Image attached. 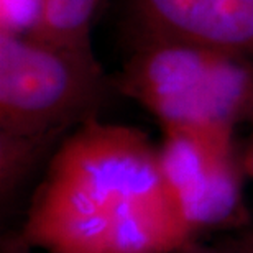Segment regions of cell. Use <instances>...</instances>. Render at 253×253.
<instances>
[{"instance_id":"ba28073f","label":"cell","mask_w":253,"mask_h":253,"mask_svg":"<svg viewBox=\"0 0 253 253\" xmlns=\"http://www.w3.org/2000/svg\"><path fill=\"white\" fill-rule=\"evenodd\" d=\"M222 249L225 253H253V227H244L232 240L225 242Z\"/></svg>"},{"instance_id":"5b68a950","label":"cell","mask_w":253,"mask_h":253,"mask_svg":"<svg viewBox=\"0 0 253 253\" xmlns=\"http://www.w3.org/2000/svg\"><path fill=\"white\" fill-rule=\"evenodd\" d=\"M135 38H174L253 58V0H128Z\"/></svg>"},{"instance_id":"6da1fadb","label":"cell","mask_w":253,"mask_h":253,"mask_svg":"<svg viewBox=\"0 0 253 253\" xmlns=\"http://www.w3.org/2000/svg\"><path fill=\"white\" fill-rule=\"evenodd\" d=\"M192 237L158 146L138 128L95 117L59 143L22 234L48 253H173Z\"/></svg>"},{"instance_id":"8992f818","label":"cell","mask_w":253,"mask_h":253,"mask_svg":"<svg viewBox=\"0 0 253 253\" xmlns=\"http://www.w3.org/2000/svg\"><path fill=\"white\" fill-rule=\"evenodd\" d=\"M102 0H44L43 27L35 38L92 51L90 30Z\"/></svg>"},{"instance_id":"277c9868","label":"cell","mask_w":253,"mask_h":253,"mask_svg":"<svg viewBox=\"0 0 253 253\" xmlns=\"http://www.w3.org/2000/svg\"><path fill=\"white\" fill-rule=\"evenodd\" d=\"M158 156L171 196L192 234L247 227V171L234 131L163 130Z\"/></svg>"},{"instance_id":"9c48e42d","label":"cell","mask_w":253,"mask_h":253,"mask_svg":"<svg viewBox=\"0 0 253 253\" xmlns=\"http://www.w3.org/2000/svg\"><path fill=\"white\" fill-rule=\"evenodd\" d=\"M244 165L247 171V178L253 179V124H252V133L247 141V146L244 150Z\"/></svg>"},{"instance_id":"52a82bcc","label":"cell","mask_w":253,"mask_h":253,"mask_svg":"<svg viewBox=\"0 0 253 253\" xmlns=\"http://www.w3.org/2000/svg\"><path fill=\"white\" fill-rule=\"evenodd\" d=\"M43 18L44 0H0V33L37 37Z\"/></svg>"},{"instance_id":"3957f363","label":"cell","mask_w":253,"mask_h":253,"mask_svg":"<svg viewBox=\"0 0 253 253\" xmlns=\"http://www.w3.org/2000/svg\"><path fill=\"white\" fill-rule=\"evenodd\" d=\"M115 92L138 102L161 128L234 131L253 124V58L174 38H135Z\"/></svg>"},{"instance_id":"7a4b0ae2","label":"cell","mask_w":253,"mask_h":253,"mask_svg":"<svg viewBox=\"0 0 253 253\" xmlns=\"http://www.w3.org/2000/svg\"><path fill=\"white\" fill-rule=\"evenodd\" d=\"M114 79L92 51L0 33V186L8 197L66 130L95 117Z\"/></svg>"},{"instance_id":"30bf717a","label":"cell","mask_w":253,"mask_h":253,"mask_svg":"<svg viewBox=\"0 0 253 253\" xmlns=\"http://www.w3.org/2000/svg\"><path fill=\"white\" fill-rule=\"evenodd\" d=\"M186 253H225L224 249H188Z\"/></svg>"}]
</instances>
